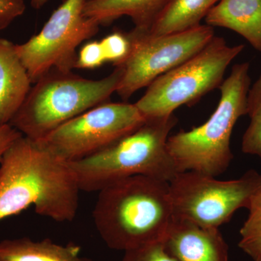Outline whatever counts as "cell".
I'll use <instances>...</instances> for the list:
<instances>
[{"instance_id":"9","label":"cell","mask_w":261,"mask_h":261,"mask_svg":"<svg viewBox=\"0 0 261 261\" xmlns=\"http://www.w3.org/2000/svg\"><path fill=\"white\" fill-rule=\"evenodd\" d=\"M126 35L129 53L117 65L123 70V75L116 92L124 100L197 54L211 42L215 32L210 25L200 24L185 32L157 37L134 29Z\"/></svg>"},{"instance_id":"8","label":"cell","mask_w":261,"mask_h":261,"mask_svg":"<svg viewBox=\"0 0 261 261\" xmlns=\"http://www.w3.org/2000/svg\"><path fill=\"white\" fill-rule=\"evenodd\" d=\"M86 1L65 0L39 34L23 44H15L32 83L51 70L72 71L74 68L76 48L94 37L100 25L84 15Z\"/></svg>"},{"instance_id":"18","label":"cell","mask_w":261,"mask_h":261,"mask_svg":"<svg viewBox=\"0 0 261 261\" xmlns=\"http://www.w3.org/2000/svg\"><path fill=\"white\" fill-rule=\"evenodd\" d=\"M247 209L238 246L252 261H261V188L252 195Z\"/></svg>"},{"instance_id":"1","label":"cell","mask_w":261,"mask_h":261,"mask_svg":"<svg viewBox=\"0 0 261 261\" xmlns=\"http://www.w3.org/2000/svg\"><path fill=\"white\" fill-rule=\"evenodd\" d=\"M80 192L69 163L42 141L22 135L0 161V221L32 205L39 216L72 221Z\"/></svg>"},{"instance_id":"22","label":"cell","mask_w":261,"mask_h":261,"mask_svg":"<svg viewBox=\"0 0 261 261\" xmlns=\"http://www.w3.org/2000/svg\"><path fill=\"white\" fill-rule=\"evenodd\" d=\"M25 10L24 0H0V31L8 28Z\"/></svg>"},{"instance_id":"21","label":"cell","mask_w":261,"mask_h":261,"mask_svg":"<svg viewBox=\"0 0 261 261\" xmlns=\"http://www.w3.org/2000/svg\"><path fill=\"white\" fill-rule=\"evenodd\" d=\"M106 57L100 42L93 41L84 44L77 54L74 68L94 69L106 63Z\"/></svg>"},{"instance_id":"3","label":"cell","mask_w":261,"mask_h":261,"mask_svg":"<svg viewBox=\"0 0 261 261\" xmlns=\"http://www.w3.org/2000/svg\"><path fill=\"white\" fill-rule=\"evenodd\" d=\"M173 116L147 119L144 124L97 153L70 162L81 191L98 192L130 176H150L170 182L178 171L168 152Z\"/></svg>"},{"instance_id":"11","label":"cell","mask_w":261,"mask_h":261,"mask_svg":"<svg viewBox=\"0 0 261 261\" xmlns=\"http://www.w3.org/2000/svg\"><path fill=\"white\" fill-rule=\"evenodd\" d=\"M163 243L178 261H228V245L219 228L174 218Z\"/></svg>"},{"instance_id":"6","label":"cell","mask_w":261,"mask_h":261,"mask_svg":"<svg viewBox=\"0 0 261 261\" xmlns=\"http://www.w3.org/2000/svg\"><path fill=\"white\" fill-rule=\"evenodd\" d=\"M245 49L216 37L195 56L153 81L135 103L146 119L171 116L182 106H192L224 82L225 72Z\"/></svg>"},{"instance_id":"10","label":"cell","mask_w":261,"mask_h":261,"mask_svg":"<svg viewBox=\"0 0 261 261\" xmlns=\"http://www.w3.org/2000/svg\"><path fill=\"white\" fill-rule=\"evenodd\" d=\"M146 121L135 104L107 102L66 122L40 141L63 161L73 162L106 148Z\"/></svg>"},{"instance_id":"4","label":"cell","mask_w":261,"mask_h":261,"mask_svg":"<svg viewBox=\"0 0 261 261\" xmlns=\"http://www.w3.org/2000/svg\"><path fill=\"white\" fill-rule=\"evenodd\" d=\"M250 67L247 62L233 65L219 86V104L205 123L168 137V150L179 172L196 171L216 177L227 170L233 158L230 147L233 128L247 116Z\"/></svg>"},{"instance_id":"19","label":"cell","mask_w":261,"mask_h":261,"mask_svg":"<svg viewBox=\"0 0 261 261\" xmlns=\"http://www.w3.org/2000/svg\"><path fill=\"white\" fill-rule=\"evenodd\" d=\"M106 62H112L115 66L126 59L130 50V41L126 34L116 32L100 41Z\"/></svg>"},{"instance_id":"15","label":"cell","mask_w":261,"mask_h":261,"mask_svg":"<svg viewBox=\"0 0 261 261\" xmlns=\"http://www.w3.org/2000/svg\"><path fill=\"white\" fill-rule=\"evenodd\" d=\"M74 243L59 245L49 239L34 241L29 238L0 241V261H93L80 255Z\"/></svg>"},{"instance_id":"17","label":"cell","mask_w":261,"mask_h":261,"mask_svg":"<svg viewBox=\"0 0 261 261\" xmlns=\"http://www.w3.org/2000/svg\"><path fill=\"white\" fill-rule=\"evenodd\" d=\"M247 116L250 118V123L244 133L242 151L261 160V73L249 89Z\"/></svg>"},{"instance_id":"14","label":"cell","mask_w":261,"mask_h":261,"mask_svg":"<svg viewBox=\"0 0 261 261\" xmlns=\"http://www.w3.org/2000/svg\"><path fill=\"white\" fill-rule=\"evenodd\" d=\"M167 2L168 0H87L84 13L99 25H108L121 17H130L135 23L134 29L147 31Z\"/></svg>"},{"instance_id":"24","label":"cell","mask_w":261,"mask_h":261,"mask_svg":"<svg viewBox=\"0 0 261 261\" xmlns=\"http://www.w3.org/2000/svg\"><path fill=\"white\" fill-rule=\"evenodd\" d=\"M49 0H32L31 5L34 9L39 10L47 4Z\"/></svg>"},{"instance_id":"16","label":"cell","mask_w":261,"mask_h":261,"mask_svg":"<svg viewBox=\"0 0 261 261\" xmlns=\"http://www.w3.org/2000/svg\"><path fill=\"white\" fill-rule=\"evenodd\" d=\"M219 1L168 0L147 31L135 30L152 37L190 30L200 25L201 20Z\"/></svg>"},{"instance_id":"2","label":"cell","mask_w":261,"mask_h":261,"mask_svg":"<svg viewBox=\"0 0 261 261\" xmlns=\"http://www.w3.org/2000/svg\"><path fill=\"white\" fill-rule=\"evenodd\" d=\"M92 216L112 250L163 241L174 219L169 182L142 175L113 182L98 191Z\"/></svg>"},{"instance_id":"5","label":"cell","mask_w":261,"mask_h":261,"mask_svg":"<svg viewBox=\"0 0 261 261\" xmlns=\"http://www.w3.org/2000/svg\"><path fill=\"white\" fill-rule=\"evenodd\" d=\"M121 67L99 80L84 79L72 71L51 70L32 87L10 126L25 137L42 140L61 125L92 109L116 92Z\"/></svg>"},{"instance_id":"13","label":"cell","mask_w":261,"mask_h":261,"mask_svg":"<svg viewBox=\"0 0 261 261\" xmlns=\"http://www.w3.org/2000/svg\"><path fill=\"white\" fill-rule=\"evenodd\" d=\"M205 19L206 25L230 29L261 53V0H220Z\"/></svg>"},{"instance_id":"20","label":"cell","mask_w":261,"mask_h":261,"mask_svg":"<svg viewBox=\"0 0 261 261\" xmlns=\"http://www.w3.org/2000/svg\"><path fill=\"white\" fill-rule=\"evenodd\" d=\"M121 261L178 260L166 250L163 241H161L127 250Z\"/></svg>"},{"instance_id":"12","label":"cell","mask_w":261,"mask_h":261,"mask_svg":"<svg viewBox=\"0 0 261 261\" xmlns=\"http://www.w3.org/2000/svg\"><path fill=\"white\" fill-rule=\"evenodd\" d=\"M15 45L0 38V126L9 124L32 89V81Z\"/></svg>"},{"instance_id":"23","label":"cell","mask_w":261,"mask_h":261,"mask_svg":"<svg viewBox=\"0 0 261 261\" xmlns=\"http://www.w3.org/2000/svg\"><path fill=\"white\" fill-rule=\"evenodd\" d=\"M22 135L10 124L0 126V161L10 145Z\"/></svg>"},{"instance_id":"7","label":"cell","mask_w":261,"mask_h":261,"mask_svg":"<svg viewBox=\"0 0 261 261\" xmlns=\"http://www.w3.org/2000/svg\"><path fill=\"white\" fill-rule=\"evenodd\" d=\"M169 186L174 218L219 228L239 209L247 208L252 195L261 188V173L251 169L238 179L220 181L205 173L184 171Z\"/></svg>"}]
</instances>
